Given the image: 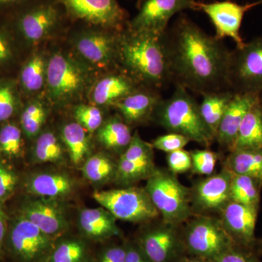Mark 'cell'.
Returning a JSON list of instances; mask_svg holds the SVG:
<instances>
[{"mask_svg":"<svg viewBox=\"0 0 262 262\" xmlns=\"http://www.w3.org/2000/svg\"><path fill=\"white\" fill-rule=\"evenodd\" d=\"M164 37L175 85L202 96L230 90L227 73L231 51L222 40L185 14L179 15Z\"/></svg>","mask_w":262,"mask_h":262,"instance_id":"6da1fadb","label":"cell"},{"mask_svg":"<svg viewBox=\"0 0 262 262\" xmlns=\"http://www.w3.org/2000/svg\"><path fill=\"white\" fill-rule=\"evenodd\" d=\"M164 37L127 27L120 33L117 63L139 85L159 91L171 82Z\"/></svg>","mask_w":262,"mask_h":262,"instance_id":"7a4b0ae2","label":"cell"},{"mask_svg":"<svg viewBox=\"0 0 262 262\" xmlns=\"http://www.w3.org/2000/svg\"><path fill=\"white\" fill-rule=\"evenodd\" d=\"M175 86L172 96L160 101L152 120L168 133L182 134L191 141L209 147L215 136L202 118L199 104L187 89Z\"/></svg>","mask_w":262,"mask_h":262,"instance_id":"3957f363","label":"cell"},{"mask_svg":"<svg viewBox=\"0 0 262 262\" xmlns=\"http://www.w3.org/2000/svg\"><path fill=\"white\" fill-rule=\"evenodd\" d=\"M144 189L164 222L180 226L193 215L191 189L168 169L156 168Z\"/></svg>","mask_w":262,"mask_h":262,"instance_id":"277c9868","label":"cell"},{"mask_svg":"<svg viewBox=\"0 0 262 262\" xmlns=\"http://www.w3.org/2000/svg\"><path fill=\"white\" fill-rule=\"evenodd\" d=\"M89 74L72 57L58 53L48 61L46 84L53 102L65 104L80 96L89 84Z\"/></svg>","mask_w":262,"mask_h":262,"instance_id":"5b68a950","label":"cell"},{"mask_svg":"<svg viewBox=\"0 0 262 262\" xmlns=\"http://www.w3.org/2000/svg\"><path fill=\"white\" fill-rule=\"evenodd\" d=\"M93 198L117 220L142 223L154 220L160 215L144 188L130 187L96 191Z\"/></svg>","mask_w":262,"mask_h":262,"instance_id":"8992f818","label":"cell"},{"mask_svg":"<svg viewBox=\"0 0 262 262\" xmlns=\"http://www.w3.org/2000/svg\"><path fill=\"white\" fill-rule=\"evenodd\" d=\"M229 89L234 94H258L262 90V37L230 51Z\"/></svg>","mask_w":262,"mask_h":262,"instance_id":"52a82bcc","label":"cell"},{"mask_svg":"<svg viewBox=\"0 0 262 262\" xmlns=\"http://www.w3.org/2000/svg\"><path fill=\"white\" fill-rule=\"evenodd\" d=\"M186 253L211 261L235 245L220 219L199 215L182 229Z\"/></svg>","mask_w":262,"mask_h":262,"instance_id":"ba28073f","label":"cell"},{"mask_svg":"<svg viewBox=\"0 0 262 262\" xmlns=\"http://www.w3.org/2000/svg\"><path fill=\"white\" fill-rule=\"evenodd\" d=\"M56 242L19 214L8 228L5 247L18 262H42Z\"/></svg>","mask_w":262,"mask_h":262,"instance_id":"9c48e42d","label":"cell"},{"mask_svg":"<svg viewBox=\"0 0 262 262\" xmlns=\"http://www.w3.org/2000/svg\"><path fill=\"white\" fill-rule=\"evenodd\" d=\"M179 227L163 221L143 229L134 242L149 262H178L187 255Z\"/></svg>","mask_w":262,"mask_h":262,"instance_id":"30bf717a","label":"cell"},{"mask_svg":"<svg viewBox=\"0 0 262 262\" xmlns=\"http://www.w3.org/2000/svg\"><path fill=\"white\" fill-rule=\"evenodd\" d=\"M261 5L259 0L246 4H239L234 0L196 1V10L205 13L215 29V37L222 40L229 37L233 39L236 47H241L245 42L241 34V25L246 13Z\"/></svg>","mask_w":262,"mask_h":262,"instance_id":"8fae6325","label":"cell"},{"mask_svg":"<svg viewBox=\"0 0 262 262\" xmlns=\"http://www.w3.org/2000/svg\"><path fill=\"white\" fill-rule=\"evenodd\" d=\"M196 0H143L127 28L134 32L163 35L174 15L184 10H196Z\"/></svg>","mask_w":262,"mask_h":262,"instance_id":"7c38bea8","label":"cell"},{"mask_svg":"<svg viewBox=\"0 0 262 262\" xmlns=\"http://www.w3.org/2000/svg\"><path fill=\"white\" fill-rule=\"evenodd\" d=\"M67 13L101 28L122 32L127 27L126 11L117 0H59Z\"/></svg>","mask_w":262,"mask_h":262,"instance_id":"4fadbf2b","label":"cell"},{"mask_svg":"<svg viewBox=\"0 0 262 262\" xmlns=\"http://www.w3.org/2000/svg\"><path fill=\"white\" fill-rule=\"evenodd\" d=\"M154 148L141 139L138 131L133 135L126 150L117 160L115 182L130 187L136 183L146 180L156 170Z\"/></svg>","mask_w":262,"mask_h":262,"instance_id":"5bb4252c","label":"cell"},{"mask_svg":"<svg viewBox=\"0 0 262 262\" xmlns=\"http://www.w3.org/2000/svg\"><path fill=\"white\" fill-rule=\"evenodd\" d=\"M29 3L19 12L15 26L29 42H40L59 25L61 14L57 5L50 2Z\"/></svg>","mask_w":262,"mask_h":262,"instance_id":"9a60e30c","label":"cell"},{"mask_svg":"<svg viewBox=\"0 0 262 262\" xmlns=\"http://www.w3.org/2000/svg\"><path fill=\"white\" fill-rule=\"evenodd\" d=\"M120 32L108 29L85 31L76 38V50L86 61L95 67H113L117 63Z\"/></svg>","mask_w":262,"mask_h":262,"instance_id":"2e32d148","label":"cell"},{"mask_svg":"<svg viewBox=\"0 0 262 262\" xmlns=\"http://www.w3.org/2000/svg\"><path fill=\"white\" fill-rule=\"evenodd\" d=\"M258 208L229 201L220 212L222 225L236 246L256 251Z\"/></svg>","mask_w":262,"mask_h":262,"instance_id":"e0dca14e","label":"cell"},{"mask_svg":"<svg viewBox=\"0 0 262 262\" xmlns=\"http://www.w3.org/2000/svg\"><path fill=\"white\" fill-rule=\"evenodd\" d=\"M233 173L223 167L219 173L196 183L191 190L193 211L220 212L230 201V185Z\"/></svg>","mask_w":262,"mask_h":262,"instance_id":"ac0fdd59","label":"cell"},{"mask_svg":"<svg viewBox=\"0 0 262 262\" xmlns=\"http://www.w3.org/2000/svg\"><path fill=\"white\" fill-rule=\"evenodd\" d=\"M19 214L56 239L69 228L67 215L58 200L35 196L24 202Z\"/></svg>","mask_w":262,"mask_h":262,"instance_id":"d6986e66","label":"cell"},{"mask_svg":"<svg viewBox=\"0 0 262 262\" xmlns=\"http://www.w3.org/2000/svg\"><path fill=\"white\" fill-rule=\"evenodd\" d=\"M163 98L158 90L140 85L114 106L127 125H135L152 120Z\"/></svg>","mask_w":262,"mask_h":262,"instance_id":"ffe728a7","label":"cell"},{"mask_svg":"<svg viewBox=\"0 0 262 262\" xmlns=\"http://www.w3.org/2000/svg\"><path fill=\"white\" fill-rule=\"evenodd\" d=\"M257 101L258 94H234L215 134V140L221 147L232 151L245 116Z\"/></svg>","mask_w":262,"mask_h":262,"instance_id":"44dd1931","label":"cell"},{"mask_svg":"<svg viewBox=\"0 0 262 262\" xmlns=\"http://www.w3.org/2000/svg\"><path fill=\"white\" fill-rule=\"evenodd\" d=\"M25 187L32 196L59 201L74 192L75 182L63 172L42 171L31 175L26 181Z\"/></svg>","mask_w":262,"mask_h":262,"instance_id":"7402d4cb","label":"cell"},{"mask_svg":"<svg viewBox=\"0 0 262 262\" xmlns=\"http://www.w3.org/2000/svg\"><path fill=\"white\" fill-rule=\"evenodd\" d=\"M116 221L117 219L102 206L84 208L79 213L78 227L85 238L106 241L121 234Z\"/></svg>","mask_w":262,"mask_h":262,"instance_id":"603a6c76","label":"cell"},{"mask_svg":"<svg viewBox=\"0 0 262 262\" xmlns=\"http://www.w3.org/2000/svg\"><path fill=\"white\" fill-rule=\"evenodd\" d=\"M139 84L125 72L105 76L95 84L93 89V102L100 106H115L139 87Z\"/></svg>","mask_w":262,"mask_h":262,"instance_id":"cb8c5ba5","label":"cell"},{"mask_svg":"<svg viewBox=\"0 0 262 262\" xmlns=\"http://www.w3.org/2000/svg\"><path fill=\"white\" fill-rule=\"evenodd\" d=\"M223 167L233 174L253 177L262 184V148L233 150L229 152Z\"/></svg>","mask_w":262,"mask_h":262,"instance_id":"d4e9b609","label":"cell"},{"mask_svg":"<svg viewBox=\"0 0 262 262\" xmlns=\"http://www.w3.org/2000/svg\"><path fill=\"white\" fill-rule=\"evenodd\" d=\"M97 139L106 149L121 155L132 140L130 127L121 117H113L103 122L97 130Z\"/></svg>","mask_w":262,"mask_h":262,"instance_id":"484cf974","label":"cell"},{"mask_svg":"<svg viewBox=\"0 0 262 262\" xmlns=\"http://www.w3.org/2000/svg\"><path fill=\"white\" fill-rule=\"evenodd\" d=\"M88 131L77 122H71L62 127L61 139L71 162L76 165H83L91 153V141Z\"/></svg>","mask_w":262,"mask_h":262,"instance_id":"4316f807","label":"cell"},{"mask_svg":"<svg viewBox=\"0 0 262 262\" xmlns=\"http://www.w3.org/2000/svg\"><path fill=\"white\" fill-rule=\"evenodd\" d=\"M249 148H262V108L258 101L245 116L232 151Z\"/></svg>","mask_w":262,"mask_h":262,"instance_id":"83f0119b","label":"cell"},{"mask_svg":"<svg viewBox=\"0 0 262 262\" xmlns=\"http://www.w3.org/2000/svg\"><path fill=\"white\" fill-rule=\"evenodd\" d=\"M234 95L233 91L227 90L203 96V101L199 104L200 113L215 138L222 117Z\"/></svg>","mask_w":262,"mask_h":262,"instance_id":"f1b7e54d","label":"cell"},{"mask_svg":"<svg viewBox=\"0 0 262 262\" xmlns=\"http://www.w3.org/2000/svg\"><path fill=\"white\" fill-rule=\"evenodd\" d=\"M117 162L103 153L90 156L82 165L84 178L95 185H103L115 180Z\"/></svg>","mask_w":262,"mask_h":262,"instance_id":"f546056e","label":"cell"},{"mask_svg":"<svg viewBox=\"0 0 262 262\" xmlns=\"http://www.w3.org/2000/svg\"><path fill=\"white\" fill-rule=\"evenodd\" d=\"M65 147L54 133L46 131L37 137L32 151L33 162L42 164L60 163L65 159Z\"/></svg>","mask_w":262,"mask_h":262,"instance_id":"4dcf8cb0","label":"cell"},{"mask_svg":"<svg viewBox=\"0 0 262 262\" xmlns=\"http://www.w3.org/2000/svg\"><path fill=\"white\" fill-rule=\"evenodd\" d=\"M42 262H89L87 245L75 237L56 241Z\"/></svg>","mask_w":262,"mask_h":262,"instance_id":"1f68e13d","label":"cell"},{"mask_svg":"<svg viewBox=\"0 0 262 262\" xmlns=\"http://www.w3.org/2000/svg\"><path fill=\"white\" fill-rule=\"evenodd\" d=\"M262 184L253 177L233 174L230 185V201L259 207Z\"/></svg>","mask_w":262,"mask_h":262,"instance_id":"d6a6232c","label":"cell"},{"mask_svg":"<svg viewBox=\"0 0 262 262\" xmlns=\"http://www.w3.org/2000/svg\"><path fill=\"white\" fill-rule=\"evenodd\" d=\"M47 67L48 61L40 53L33 55L24 64L20 80L27 92L35 93L42 89L46 82Z\"/></svg>","mask_w":262,"mask_h":262,"instance_id":"836d02e7","label":"cell"},{"mask_svg":"<svg viewBox=\"0 0 262 262\" xmlns=\"http://www.w3.org/2000/svg\"><path fill=\"white\" fill-rule=\"evenodd\" d=\"M47 119V110L39 101H34L24 108L20 115V126L24 134L29 139L39 135Z\"/></svg>","mask_w":262,"mask_h":262,"instance_id":"e575fe53","label":"cell"},{"mask_svg":"<svg viewBox=\"0 0 262 262\" xmlns=\"http://www.w3.org/2000/svg\"><path fill=\"white\" fill-rule=\"evenodd\" d=\"M24 141L22 131L13 123H8L0 130V155L8 159H18L22 155Z\"/></svg>","mask_w":262,"mask_h":262,"instance_id":"d590c367","label":"cell"},{"mask_svg":"<svg viewBox=\"0 0 262 262\" xmlns=\"http://www.w3.org/2000/svg\"><path fill=\"white\" fill-rule=\"evenodd\" d=\"M73 114L76 122L91 134L97 131L104 122L102 112L96 106L78 105L74 108Z\"/></svg>","mask_w":262,"mask_h":262,"instance_id":"8d00e7d4","label":"cell"},{"mask_svg":"<svg viewBox=\"0 0 262 262\" xmlns=\"http://www.w3.org/2000/svg\"><path fill=\"white\" fill-rule=\"evenodd\" d=\"M18 108V98L13 84L0 81V122L13 116Z\"/></svg>","mask_w":262,"mask_h":262,"instance_id":"74e56055","label":"cell"},{"mask_svg":"<svg viewBox=\"0 0 262 262\" xmlns=\"http://www.w3.org/2000/svg\"><path fill=\"white\" fill-rule=\"evenodd\" d=\"M192 171L198 175L210 176L214 171L219 156L208 149H194L190 151Z\"/></svg>","mask_w":262,"mask_h":262,"instance_id":"f35d334b","label":"cell"},{"mask_svg":"<svg viewBox=\"0 0 262 262\" xmlns=\"http://www.w3.org/2000/svg\"><path fill=\"white\" fill-rule=\"evenodd\" d=\"M256 251L234 245L211 260V262H261Z\"/></svg>","mask_w":262,"mask_h":262,"instance_id":"ab89813d","label":"cell"},{"mask_svg":"<svg viewBox=\"0 0 262 262\" xmlns=\"http://www.w3.org/2000/svg\"><path fill=\"white\" fill-rule=\"evenodd\" d=\"M190 140L182 134L175 133H168L165 135L158 136L151 143L154 149L165 151L166 153L172 152L177 150L184 149Z\"/></svg>","mask_w":262,"mask_h":262,"instance_id":"60d3db41","label":"cell"},{"mask_svg":"<svg viewBox=\"0 0 262 262\" xmlns=\"http://www.w3.org/2000/svg\"><path fill=\"white\" fill-rule=\"evenodd\" d=\"M166 160L169 171L175 175L186 173L192 169L190 151L187 150L179 149L167 153Z\"/></svg>","mask_w":262,"mask_h":262,"instance_id":"b9f144b4","label":"cell"},{"mask_svg":"<svg viewBox=\"0 0 262 262\" xmlns=\"http://www.w3.org/2000/svg\"><path fill=\"white\" fill-rule=\"evenodd\" d=\"M18 182L16 173L9 167L0 162V204L12 196Z\"/></svg>","mask_w":262,"mask_h":262,"instance_id":"7bdbcfd3","label":"cell"},{"mask_svg":"<svg viewBox=\"0 0 262 262\" xmlns=\"http://www.w3.org/2000/svg\"><path fill=\"white\" fill-rule=\"evenodd\" d=\"M125 243L122 245H111L103 248L96 262H125Z\"/></svg>","mask_w":262,"mask_h":262,"instance_id":"ee69618b","label":"cell"},{"mask_svg":"<svg viewBox=\"0 0 262 262\" xmlns=\"http://www.w3.org/2000/svg\"><path fill=\"white\" fill-rule=\"evenodd\" d=\"M126 255L125 262H149L134 241L125 242Z\"/></svg>","mask_w":262,"mask_h":262,"instance_id":"f6af8a7d","label":"cell"},{"mask_svg":"<svg viewBox=\"0 0 262 262\" xmlns=\"http://www.w3.org/2000/svg\"><path fill=\"white\" fill-rule=\"evenodd\" d=\"M8 225H7L6 215H5L1 204H0V258L4 255L5 242L8 234Z\"/></svg>","mask_w":262,"mask_h":262,"instance_id":"bcb514c9","label":"cell"},{"mask_svg":"<svg viewBox=\"0 0 262 262\" xmlns=\"http://www.w3.org/2000/svg\"><path fill=\"white\" fill-rule=\"evenodd\" d=\"M12 56V51L9 42L4 34L0 30V63H5Z\"/></svg>","mask_w":262,"mask_h":262,"instance_id":"7dc6e473","label":"cell"},{"mask_svg":"<svg viewBox=\"0 0 262 262\" xmlns=\"http://www.w3.org/2000/svg\"><path fill=\"white\" fill-rule=\"evenodd\" d=\"M32 1V0H0V10L24 6Z\"/></svg>","mask_w":262,"mask_h":262,"instance_id":"c3c4849f","label":"cell"},{"mask_svg":"<svg viewBox=\"0 0 262 262\" xmlns=\"http://www.w3.org/2000/svg\"><path fill=\"white\" fill-rule=\"evenodd\" d=\"M178 262H211L210 260L206 258L198 257V256H190V255H185Z\"/></svg>","mask_w":262,"mask_h":262,"instance_id":"681fc988","label":"cell"},{"mask_svg":"<svg viewBox=\"0 0 262 262\" xmlns=\"http://www.w3.org/2000/svg\"><path fill=\"white\" fill-rule=\"evenodd\" d=\"M255 251H256V252L257 253L258 256H262V238H257Z\"/></svg>","mask_w":262,"mask_h":262,"instance_id":"f907efd6","label":"cell"},{"mask_svg":"<svg viewBox=\"0 0 262 262\" xmlns=\"http://www.w3.org/2000/svg\"><path fill=\"white\" fill-rule=\"evenodd\" d=\"M258 103H259L262 108V90L258 94Z\"/></svg>","mask_w":262,"mask_h":262,"instance_id":"816d5d0a","label":"cell"},{"mask_svg":"<svg viewBox=\"0 0 262 262\" xmlns=\"http://www.w3.org/2000/svg\"><path fill=\"white\" fill-rule=\"evenodd\" d=\"M260 3H261V5H262V0H259Z\"/></svg>","mask_w":262,"mask_h":262,"instance_id":"f5cc1de1","label":"cell"}]
</instances>
